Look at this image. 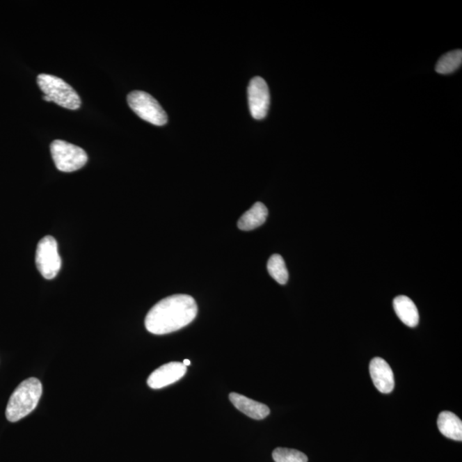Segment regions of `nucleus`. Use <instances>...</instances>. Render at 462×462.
Returning <instances> with one entry per match:
<instances>
[{
    "label": "nucleus",
    "instance_id": "nucleus-1",
    "mask_svg": "<svg viewBox=\"0 0 462 462\" xmlns=\"http://www.w3.org/2000/svg\"><path fill=\"white\" fill-rule=\"evenodd\" d=\"M198 308L188 294H174L152 308L145 319V326L154 335L173 333L187 326L196 319Z\"/></svg>",
    "mask_w": 462,
    "mask_h": 462
},
{
    "label": "nucleus",
    "instance_id": "nucleus-13",
    "mask_svg": "<svg viewBox=\"0 0 462 462\" xmlns=\"http://www.w3.org/2000/svg\"><path fill=\"white\" fill-rule=\"evenodd\" d=\"M268 216L267 207L262 202H256L248 212L241 216L237 223L241 230H253L262 226Z\"/></svg>",
    "mask_w": 462,
    "mask_h": 462
},
{
    "label": "nucleus",
    "instance_id": "nucleus-11",
    "mask_svg": "<svg viewBox=\"0 0 462 462\" xmlns=\"http://www.w3.org/2000/svg\"><path fill=\"white\" fill-rule=\"evenodd\" d=\"M393 307L398 318L406 326L412 328L418 326L420 321L418 308L410 298L405 296L395 298Z\"/></svg>",
    "mask_w": 462,
    "mask_h": 462
},
{
    "label": "nucleus",
    "instance_id": "nucleus-2",
    "mask_svg": "<svg viewBox=\"0 0 462 462\" xmlns=\"http://www.w3.org/2000/svg\"><path fill=\"white\" fill-rule=\"evenodd\" d=\"M42 395V385L39 379L24 380L10 397L6 411L7 420L10 422H17L25 418L35 409Z\"/></svg>",
    "mask_w": 462,
    "mask_h": 462
},
{
    "label": "nucleus",
    "instance_id": "nucleus-8",
    "mask_svg": "<svg viewBox=\"0 0 462 462\" xmlns=\"http://www.w3.org/2000/svg\"><path fill=\"white\" fill-rule=\"evenodd\" d=\"M186 372H187V367H185L184 363H177V361L167 363L156 369L149 376L148 385L154 390L165 388L184 378Z\"/></svg>",
    "mask_w": 462,
    "mask_h": 462
},
{
    "label": "nucleus",
    "instance_id": "nucleus-9",
    "mask_svg": "<svg viewBox=\"0 0 462 462\" xmlns=\"http://www.w3.org/2000/svg\"><path fill=\"white\" fill-rule=\"evenodd\" d=\"M371 378L376 388L380 392L389 394L395 388V379L392 369L382 358L376 357L372 359L369 366Z\"/></svg>",
    "mask_w": 462,
    "mask_h": 462
},
{
    "label": "nucleus",
    "instance_id": "nucleus-5",
    "mask_svg": "<svg viewBox=\"0 0 462 462\" xmlns=\"http://www.w3.org/2000/svg\"><path fill=\"white\" fill-rule=\"evenodd\" d=\"M130 108L144 121L156 126L168 122L166 111L154 97L143 91H133L127 97Z\"/></svg>",
    "mask_w": 462,
    "mask_h": 462
},
{
    "label": "nucleus",
    "instance_id": "nucleus-15",
    "mask_svg": "<svg viewBox=\"0 0 462 462\" xmlns=\"http://www.w3.org/2000/svg\"><path fill=\"white\" fill-rule=\"evenodd\" d=\"M462 51L456 50L449 51L439 59L436 65V72L439 74H450L456 70L461 65Z\"/></svg>",
    "mask_w": 462,
    "mask_h": 462
},
{
    "label": "nucleus",
    "instance_id": "nucleus-7",
    "mask_svg": "<svg viewBox=\"0 0 462 462\" xmlns=\"http://www.w3.org/2000/svg\"><path fill=\"white\" fill-rule=\"evenodd\" d=\"M249 110L257 120L266 117L270 106V91L262 77L253 78L248 88Z\"/></svg>",
    "mask_w": 462,
    "mask_h": 462
},
{
    "label": "nucleus",
    "instance_id": "nucleus-16",
    "mask_svg": "<svg viewBox=\"0 0 462 462\" xmlns=\"http://www.w3.org/2000/svg\"><path fill=\"white\" fill-rule=\"evenodd\" d=\"M273 457L275 462H308V458L299 450L278 448L274 449Z\"/></svg>",
    "mask_w": 462,
    "mask_h": 462
},
{
    "label": "nucleus",
    "instance_id": "nucleus-17",
    "mask_svg": "<svg viewBox=\"0 0 462 462\" xmlns=\"http://www.w3.org/2000/svg\"><path fill=\"white\" fill-rule=\"evenodd\" d=\"M184 363L185 367H188V366H190V365H191V363H190V360H184V363Z\"/></svg>",
    "mask_w": 462,
    "mask_h": 462
},
{
    "label": "nucleus",
    "instance_id": "nucleus-6",
    "mask_svg": "<svg viewBox=\"0 0 462 462\" xmlns=\"http://www.w3.org/2000/svg\"><path fill=\"white\" fill-rule=\"evenodd\" d=\"M35 263L40 273L48 280L58 275L62 262L54 237L47 236L40 241L36 249Z\"/></svg>",
    "mask_w": 462,
    "mask_h": 462
},
{
    "label": "nucleus",
    "instance_id": "nucleus-14",
    "mask_svg": "<svg viewBox=\"0 0 462 462\" xmlns=\"http://www.w3.org/2000/svg\"><path fill=\"white\" fill-rule=\"evenodd\" d=\"M268 273L271 277L278 282L279 285H285L289 280V273L282 257L279 255H273L267 263Z\"/></svg>",
    "mask_w": 462,
    "mask_h": 462
},
{
    "label": "nucleus",
    "instance_id": "nucleus-4",
    "mask_svg": "<svg viewBox=\"0 0 462 462\" xmlns=\"http://www.w3.org/2000/svg\"><path fill=\"white\" fill-rule=\"evenodd\" d=\"M51 154L56 167L63 173L80 170L88 162V155L83 148L62 140L53 141Z\"/></svg>",
    "mask_w": 462,
    "mask_h": 462
},
{
    "label": "nucleus",
    "instance_id": "nucleus-10",
    "mask_svg": "<svg viewBox=\"0 0 462 462\" xmlns=\"http://www.w3.org/2000/svg\"><path fill=\"white\" fill-rule=\"evenodd\" d=\"M229 397L234 408L253 420H264L270 415V408L262 402L249 399L238 393H231Z\"/></svg>",
    "mask_w": 462,
    "mask_h": 462
},
{
    "label": "nucleus",
    "instance_id": "nucleus-12",
    "mask_svg": "<svg viewBox=\"0 0 462 462\" xmlns=\"http://www.w3.org/2000/svg\"><path fill=\"white\" fill-rule=\"evenodd\" d=\"M438 427L445 437L456 441H462L461 420L454 413L442 412L438 416Z\"/></svg>",
    "mask_w": 462,
    "mask_h": 462
},
{
    "label": "nucleus",
    "instance_id": "nucleus-3",
    "mask_svg": "<svg viewBox=\"0 0 462 462\" xmlns=\"http://www.w3.org/2000/svg\"><path fill=\"white\" fill-rule=\"evenodd\" d=\"M37 83L51 102L59 106L70 110L79 109L81 105L80 96L72 87L61 78L51 74H40L37 77Z\"/></svg>",
    "mask_w": 462,
    "mask_h": 462
}]
</instances>
